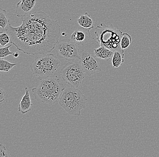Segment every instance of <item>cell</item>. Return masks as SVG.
I'll list each match as a JSON object with an SVG mask.
<instances>
[{"label": "cell", "mask_w": 159, "mask_h": 157, "mask_svg": "<svg viewBox=\"0 0 159 157\" xmlns=\"http://www.w3.org/2000/svg\"><path fill=\"white\" fill-rule=\"evenodd\" d=\"M17 65L16 63H12L8 61L1 59L0 60V71L8 72L13 67Z\"/></svg>", "instance_id": "cell-16"}, {"label": "cell", "mask_w": 159, "mask_h": 157, "mask_svg": "<svg viewBox=\"0 0 159 157\" xmlns=\"http://www.w3.org/2000/svg\"><path fill=\"white\" fill-rule=\"evenodd\" d=\"M12 45H10L8 46L3 47L0 48V58L1 59L5 58L11 54H13L14 52L10 51V47H11Z\"/></svg>", "instance_id": "cell-19"}, {"label": "cell", "mask_w": 159, "mask_h": 157, "mask_svg": "<svg viewBox=\"0 0 159 157\" xmlns=\"http://www.w3.org/2000/svg\"><path fill=\"white\" fill-rule=\"evenodd\" d=\"M12 55L14 57L17 58L19 56V53L18 52L14 53Z\"/></svg>", "instance_id": "cell-22"}, {"label": "cell", "mask_w": 159, "mask_h": 157, "mask_svg": "<svg viewBox=\"0 0 159 157\" xmlns=\"http://www.w3.org/2000/svg\"><path fill=\"white\" fill-rule=\"evenodd\" d=\"M7 11L1 8L0 9V26L4 31L6 28L10 24V20L7 15Z\"/></svg>", "instance_id": "cell-15"}, {"label": "cell", "mask_w": 159, "mask_h": 157, "mask_svg": "<svg viewBox=\"0 0 159 157\" xmlns=\"http://www.w3.org/2000/svg\"><path fill=\"white\" fill-rule=\"evenodd\" d=\"M90 39L89 31L84 30L74 31L70 37V39L80 45H84L89 41Z\"/></svg>", "instance_id": "cell-10"}, {"label": "cell", "mask_w": 159, "mask_h": 157, "mask_svg": "<svg viewBox=\"0 0 159 157\" xmlns=\"http://www.w3.org/2000/svg\"><path fill=\"white\" fill-rule=\"evenodd\" d=\"M94 56L100 59L108 60L114 55V52L104 47L94 49Z\"/></svg>", "instance_id": "cell-13"}, {"label": "cell", "mask_w": 159, "mask_h": 157, "mask_svg": "<svg viewBox=\"0 0 159 157\" xmlns=\"http://www.w3.org/2000/svg\"><path fill=\"white\" fill-rule=\"evenodd\" d=\"M95 58L84 50L81 51L80 62L85 74L88 76L98 73L102 70L99 62Z\"/></svg>", "instance_id": "cell-8"}, {"label": "cell", "mask_w": 159, "mask_h": 157, "mask_svg": "<svg viewBox=\"0 0 159 157\" xmlns=\"http://www.w3.org/2000/svg\"><path fill=\"white\" fill-rule=\"evenodd\" d=\"M36 0H20L16 4L15 14L19 17L28 14L34 7Z\"/></svg>", "instance_id": "cell-9"}, {"label": "cell", "mask_w": 159, "mask_h": 157, "mask_svg": "<svg viewBox=\"0 0 159 157\" xmlns=\"http://www.w3.org/2000/svg\"><path fill=\"white\" fill-rule=\"evenodd\" d=\"M11 42V38L7 32L2 31L0 32V44L2 46L4 47Z\"/></svg>", "instance_id": "cell-18"}, {"label": "cell", "mask_w": 159, "mask_h": 157, "mask_svg": "<svg viewBox=\"0 0 159 157\" xmlns=\"http://www.w3.org/2000/svg\"><path fill=\"white\" fill-rule=\"evenodd\" d=\"M94 33L96 36V40L101 46L107 48L114 52L124 51L121 47L123 32L113 25H107L101 23L95 29Z\"/></svg>", "instance_id": "cell-5"}, {"label": "cell", "mask_w": 159, "mask_h": 157, "mask_svg": "<svg viewBox=\"0 0 159 157\" xmlns=\"http://www.w3.org/2000/svg\"><path fill=\"white\" fill-rule=\"evenodd\" d=\"M6 95V92L2 88H1L0 89V102H2L5 101Z\"/></svg>", "instance_id": "cell-21"}, {"label": "cell", "mask_w": 159, "mask_h": 157, "mask_svg": "<svg viewBox=\"0 0 159 157\" xmlns=\"http://www.w3.org/2000/svg\"><path fill=\"white\" fill-rule=\"evenodd\" d=\"M20 19L19 26L10 24L4 31L9 35L11 44L29 55H41L54 50L61 35L58 21L43 11L23 16Z\"/></svg>", "instance_id": "cell-1"}, {"label": "cell", "mask_w": 159, "mask_h": 157, "mask_svg": "<svg viewBox=\"0 0 159 157\" xmlns=\"http://www.w3.org/2000/svg\"><path fill=\"white\" fill-rule=\"evenodd\" d=\"M124 62V51H115L112 57V65L113 67L118 68L122 65Z\"/></svg>", "instance_id": "cell-14"}, {"label": "cell", "mask_w": 159, "mask_h": 157, "mask_svg": "<svg viewBox=\"0 0 159 157\" xmlns=\"http://www.w3.org/2000/svg\"><path fill=\"white\" fill-rule=\"evenodd\" d=\"M10 155L8 151L3 145H0V157H9Z\"/></svg>", "instance_id": "cell-20"}, {"label": "cell", "mask_w": 159, "mask_h": 157, "mask_svg": "<svg viewBox=\"0 0 159 157\" xmlns=\"http://www.w3.org/2000/svg\"><path fill=\"white\" fill-rule=\"evenodd\" d=\"M61 62L53 54H42L32 62L30 68L33 74L40 80L52 76L61 65Z\"/></svg>", "instance_id": "cell-4"}, {"label": "cell", "mask_w": 159, "mask_h": 157, "mask_svg": "<svg viewBox=\"0 0 159 157\" xmlns=\"http://www.w3.org/2000/svg\"><path fill=\"white\" fill-rule=\"evenodd\" d=\"M58 102L66 112L72 116H80L86 107L87 98L81 91L71 86L62 90Z\"/></svg>", "instance_id": "cell-3"}, {"label": "cell", "mask_w": 159, "mask_h": 157, "mask_svg": "<svg viewBox=\"0 0 159 157\" xmlns=\"http://www.w3.org/2000/svg\"><path fill=\"white\" fill-rule=\"evenodd\" d=\"M80 45L70 39H60L55 47L57 56L62 59H78L80 60L81 51Z\"/></svg>", "instance_id": "cell-7"}, {"label": "cell", "mask_w": 159, "mask_h": 157, "mask_svg": "<svg viewBox=\"0 0 159 157\" xmlns=\"http://www.w3.org/2000/svg\"><path fill=\"white\" fill-rule=\"evenodd\" d=\"M132 42V38L131 36L127 33L123 34L121 41V47L123 49H126L130 45Z\"/></svg>", "instance_id": "cell-17"}, {"label": "cell", "mask_w": 159, "mask_h": 157, "mask_svg": "<svg viewBox=\"0 0 159 157\" xmlns=\"http://www.w3.org/2000/svg\"><path fill=\"white\" fill-rule=\"evenodd\" d=\"M60 82L59 78L51 77L41 80L39 85L32 89L35 99L50 105L56 103L64 89Z\"/></svg>", "instance_id": "cell-2"}, {"label": "cell", "mask_w": 159, "mask_h": 157, "mask_svg": "<svg viewBox=\"0 0 159 157\" xmlns=\"http://www.w3.org/2000/svg\"><path fill=\"white\" fill-rule=\"evenodd\" d=\"M25 93L20 102L18 107V112H21L23 114H26L31 111V107L33 105L31 100L29 90L28 87H26L25 88Z\"/></svg>", "instance_id": "cell-11"}, {"label": "cell", "mask_w": 159, "mask_h": 157, "mask_svg": "<svg viewBox=\"0 0 159 157\" xmlns=\"http://www.w3.org/2000/svg\"><path fill=\"white\" fill-rule=\"evenodd\" d=\"M77 21L80 27L86 30L89 31L94 28L93 21L87 12L84 15L80 16Z\"/></svg>", "instance_id": "cell-12"}, {"label": "cell", "mask_w": 159, "mask_h": 157, "mask_svg": "<svg viewBox=\"0 0 159 157\" xmlns=\"http://www.w3.org/2000/svg\"><path fill=\"white\" fill-rule=\"evenodd\" d=\"M60 75L65 82L77 88L84 79L85 73L80 62H70L61 68Z\"/></svg>", "instance_id": "cell-6"}, {"label": "cell", "mask_w": 159, "mask_h": 157, "mask_svg": "<svg viewBox=\"0 0 159 157\" xmlns=\"http://www.w3.org/2000/svg\"><path fill=\"white\" fill-rule=\"evenodd\" d=\"M157 28H158L159 30V19L158 20V21L157 25Z\"/></svg>", "instance_id": "cell-23"}]
</instances>
